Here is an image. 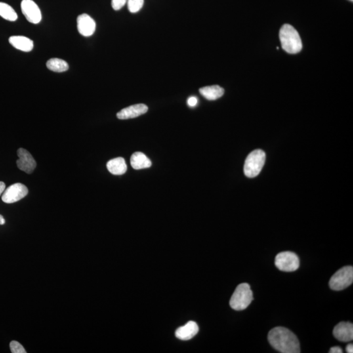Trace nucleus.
I'll return each instance as SVG.
<instances>
[{"instance_id":"f257e3e1","label":"nucleus","mask_w":353,"mask_h":353,"mask_svg":"<svg viewBox=\"0 0 353 353\" xmlns=\"http://www.w3.org/2000/svg\"><path fill=\"white\" fill-rule=\"evenodd\" d=\"M268 341L275 350L282 353H300L299 341L295 334L284 327H276L268 334Z\"/></svg>"},{"instance_id":"f03ea898","label":"nucleus","mask_w":353,"mask_h":353,"mask_svg":"<svg viewBox=\"0 0 353 353\" xmlns=\"http://www.w3.org/2000/svg\"><path fill=\"white\" fill-rule=\"evenodd\" d=\"M279 38L283 49L290 54L301 51L302 43L299 33L291 25L285 24L279 32Z\"/></svg>"},{"instance_id":"7ed1b4c3","label":"nucleus","mask_w":353,"mask_h":353,"mask_svg":"<svg viewBox=\"0 0 353 353\" xmlns=\"http://www.w3.org/2000/svg\"><path fill=\"white\" fill-rule=\"evenodd\" d=\"M253 300V292L248 283H241L237 286L230 300V306L233 310H244Z\"/></svg>"},{"instance_id":"20e7f679","label":"nucleus","mask_w":353,"mask_h":353,"mask_svg":"<svg viewBox=\"0 0 353 353\" xmlns=\"http://www.w3.org/2000/svg\"><path fill=\"white\" fill-rule=\"evenodd\" d=\"M266 161L263 151L256 149L250 153L245 160L244 174L247 177L253 178L260 173Z\"/></svg>"},{"instance_id":"39448f33","label":"nucleus","mask_w":353,"mask_h":353,"mask_svg":"<svg viewBox=\"0 0 353 353\" xmlns=\"http://www.w3.org/2000/svg\"><path fill=\"white\" fill-rule=\"evenodd\" d=\"M353 281V268L345 266L336 272L329 281L331 289L336 291H342L352 285Z\"/></svg>"},{"instance_id":"423d86ee","label":"nucleus","mask_w":353,"mask_h":353,"mask_svg":"<svg viewBox=\"0 0 353 353\" xmlns=\"http://www.w3.org/2000/svg\"><path fill=\"white\" fill-rule=\"evenodd\" d=\"M275 264L282 272H293L299 268L300 260L298 255L293 252L285 251L276 256Z\"/></svg>"},{"instance_id":"0eeeda50","label":"nucleus","mask_w":353,"mask_h":353,"mask_svg":"<svg viewBox=\"0 0 353 353\" xmlns=\"http://www.w3.org/2000/svg\"><path fill=\"white\" fill-rule=\"evenodd\" d=\"M28 188L22 183H15L5 189L1 199L6 203H15L28 194Z\"/></svg>"},{"instance_id":"6e6552de","label":"nucleus","mask_w":353,"mask_h":353,"mask_svg":"<svg viewBox=\"0 0 353 353\" xmlns=\"http://www.w3.org/2000/svg\"><path fill=\"white\" fill-rule=\"evenodd\" d=\"M21 10L28 22L32 24H38L41 22V10L33 0H22L21 2Z\"/></svg>"},{"instance_id":"1a4fd4ad","label":"nucleus","mask_w":353,"mask_h":353,"mask_svg":"<svg viewBox=\"0 0 353 353\" xmlns=\"http://www.w3.org/2000/svg\"><path fill=\"white\" fill-rule=\"evenodd\" d=\"M17 155L18 160L16 161V165H17L18 168L22 171L26 172V174L32 173L36 168V163H35L32 155L26 149L22 148L18 149Z\"/></svg>"},{"instance_id":"9d476101","label":"nucleus","mask_w":353,"mask_h":353,"mask_svg":"<svg viewBox=\"0 0 353 353\" xmlns=\"http://www.w3.org/2000/svg\"><path fill=\"white\" fill-rule=\"evenodd\" d=\"M77 29L80 34L85 37H90L96 30V22L93 18L87 14H82L77 17Z\"/></svg>"},{"instance_id":"9b49d317","label":"nucleus","mask_w":353,"mask_h":353,"mask_svg":"<svg viewBox=\"0 0 353 353\" xmlns=\"http://www.w3.org/2000/svg\"><path fill=\"white\" fill-rule=\"evenodd\" d=\"M334 338L340 342H348L353 340V325L349 322H341L334 327Z\"/></svg>"},{"instance_id":"f8f14e48","label":"nucleus","mask_w":353,"mask_h":353,"mask_svg":"<svg viewBox=\"0 0 353 353\" xmlns=\"http://www.w3.org/2000/svg\"><path fill=\"white\" fill-rule=\"evenodd\" d=\"M147 111H148V107L146 105L136 104L122 109L117 113V117L118 119L121 120L134 119V118L145 114L147 112Z\"/></svg>"},{"instance_id":"ddd939ff","label":"nucleus","mask_w":353,"mask_h":353,"mask_svg":"<svg viewBox=\"0 0 353 353\" xmlns=\"http://www.w3.org/2000/svg\"><path fill=\"white\" fill-rule=\"evenodd\" d=\"M199 332V327L194 321H189L183 327L178 328L176 331V336L178 339L186 341L192 339Z\"/></svg>"},{"instance_id":"4468645a","label":"nucleus","mask_w":353,"mask_h":353,"mask_svg":"<svg viewBox=\"0 0 353 353\" xmlns=\"http://www.w3.org/2000/svg\"><path fill=\"white\" fill-rule=\"evenodd\" d=\"M10 45L21 51L30 52L33 48V42L30 39L20 35L10 37L9 39Z\"/></svg>"},{"instance_id":"2eb2a0df","label":"nucleus","mask_w":353,"mask_h":353,"mask_svg":"<svg viewBox=\"0 0 353 353\" xmlns=\"http://www.w3.org/2000/svg\"><path fill=\"white\" fill-rule=\"evenodd\" d=\"M107 168L111 174L115 176H121L127 171L125 160L122 157L111 160L107 164Z\"/></svg>"},{"instance_id":"dca6fc26","label":"nucleus","mask_w":353,"mask_h":353,"mask_svg":"<svg viewBox=\"0 0 353 353\" xmlns=\"http://www.w3.org/2000/svg\"><path fill=\"white\" fill-rule=\"evenodd\" d=\"M132 167L135 170H142L151 167V160L146 155L141 152H136L132 155L130 159Z\"/></svg>"},{"instance_id":"f3484780","label":"nucleus","mask_w":353,"mask_h":353,"mask_svg":"<svg viewBox=\"0 0 353 353\" xmlns=\"http://www.w3.org/2000/svg\"><path fill=\"white\" fill-rule=\"evenodd\" d=\"M199 92L207 100H215L223 96L224 90L219 86L213 85L201 88Z\"/></svg>"},{"instance_id":"a211bd4d","label":"nucleus","mask_w":353,"mask_h":353,"mask_svg":"<svg viewBox=\"0 0 353 353\" xmlns=\"http://www.w3.org/2000/svg\"><path fill=\"white\" fill-rule=\"evenodd\" d=\"M47 68L54 72L62 73L69 69V65L66 61L60 58H51L47 61Z\"/></svg>"},{"instance_id":"6ab92c4d","label":"nucleus","mask_w":353,"mask_h":353,"mask_svg":"<svg viewBox=\"0 0 353 353\" xmlns=\"http://www.w3.org/2000/svg\"><path fill=\"white\" fill-rule=\"evenodd\" d=\"M0 16L4 19L14 22L17 20V14L13 8L7 3L0 2Z\"/></svg>"},{"instance_id":"aec40b11","label":"nucleus","mask_w":353,"mask_h":353,"mask_svg":"<svg viewBox=\"0 0 353 353\" xmlns=\"http://www.w3.org/2000/svg\"><path fill=\"white\" fill-rule=\"evenodd\" d=\"M128 10L132 13H135L142 9L144 0H127Z\"/></svg>"},{"instance_id":"412c9836","label":"nucleus","mask_w":353,"mask_h":353,"mask_svg":"<svg viewBox=\"0 0 353 353\" xmlns=\"http://www.w3.org/2000/svg\"><path fill=\"white\" fill-rule=\"evenodd\" d=\"M10 352L12 353H26L24 348L18 342L12 341L10 343Z\"/></svg>"},{"instance_id":"4be33fe9","label":"nucleus","mask_w":353,"mask_h":353,"mask_svg":"<svg viewBox=\"0 0 353 353\" xmlns=\"http://www.w3.org/2000/svg\"><path fill=\"white\" fill-rule=\"evenodd\" d=\"M127 0H111V5L115 10H120L127 3Z\"/></svg>"},{"instance_id":"5701e85b","label":"nucleus","mask_w":353,"mask_h":353,"mask_svg":"<svg viewBox=\"0 0 353 353\" xmlns=\"http://www.w3.org/2000/svg\"><path fill=\"white\" fill-rule=\"evenodd\" d=\"M187 103H188V105L190 107L196 106L197 103V98L196 97L189 98Z\"/></svg>"},{"instance_id":"b1692460","label":"nucleus","mask_w":353,"mask_h":353,"mask_svg":"<svg viewBox=\"0 0 353 353\" xmlns=\"http://www.w3.org/2000/svg\"><path fill=\"white\" fill-rule=\"evenodd\" d=\"M330 353H343V351H342V349L340 348V347L338 346H336V347H333V348H332L331 350L329 351Z\"/></svg>"},{"instance_id":"393cba45","label":"nucleus","mask_w":353,"mask_h":353,"mask_svg":"<svg viewBox=\"0 0 353 353\" xmlns=\"http://www.w3.org/2000/svg\"><path fill=\"white\" fill-rule=\"evenodd\" d=\"M5 184L3 182L0 181V196H1L2 194H3L4 190H5Z\"/></svg>"},{"instance_id":"a878e982","label":"nucleus","mask_w":353,"mask_h":353,"mask_svg":"<svg viewBox=\"0 0 353 353\" xmlns=\"http://www.w3.org/2000/svg\"><path fill=\"white\" fill-rule=\"evenodd\" d=\"M346 352L348 353H353V345L352 344H349L346 347Z\"/></svg>"},{"instance_id":"bb28decb","label":"nucleus","mask_w":353,"mask_h":353,"mask_svg":"<svg viewBox=\"0 0 353 353\" xmlns=\"http://www.w3.org/2000/svg\"><path fill=\"white\" fill-rule=\"evenodd\" d=\"M5 223V220L4 219L3 216L0 215V225H3Z\"/></svg>"},{"instance_id":"cd10ccee","label":"nucleus","mask_w":353,"mask_h":353,"mask_svg":"<svg viewBox=\"0 0 353 353\" xmlns=\"http://www.w3.org/2000/svg\"><path fill=\"white\" fill-rule=\"evenodd\" d=\"M352 1H353V0H352Z\"/></svg>"}]
</instances>
